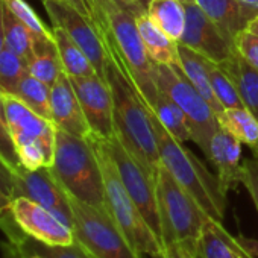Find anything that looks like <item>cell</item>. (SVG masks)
Segmentation results:
<instances>
[{"label": "cell", "instance_id": "8fae6325", "mask_svg": "<svg viewBox=\"0 0 258 258\" xmlns=\"http://www.w3.org/2000/svg\"><path fill=\"white\" fill-rule=\"evenodd\" d=\"M43 4L52 26L64 29L88 56L97 75L105 79L106 47L94 22L82 16L64 0H43Z\"/></svg>", "mask_w": 258, "mask_h": 258}, {"label": "cell", "instance_id": "7bdbcfd3", "mask_svg": "<svg viewBox=\"0 0 258 258\" xmlns=\"http://www.w3.org/2000/svg\"><path fill=\"white\" fill-rule=\"evenodd\" d=\"M246 31H249V32H252V34L258 35V16L252 20V23L249 25V28H247Z\"/></svg>", "mask_w": 258, "mask_h": 258}, {"label": "cell", "instance_id": "7c38bea8", "mask_svg": "<svg viewBox=\"0 0 258 258\" xmlns=\"http://www.w3.org/2000/svg\"><path fill=\"white\" fill-rule=\"evenodd\" d=\"M28 198L49 210L69 228H73V214L69 195L53 176L50 167L28 170L20 167L14 173V198Z\"/></svg>", "mask_w": 258, "mask_h": 258}, {"label": "cell", "instance_id": "603a6c76", "mask_svg": "<svg viewBox=\"0 0 258 258\" xmlns=\"http://www.w3.org/2000/svg\"><path fill=\"white\" fill-rule=\"evenodd\" d=\"M52 35L58 49V55L62 64V70L69 78H85L97 75L94 66L84 53V50L70 38V35L58 28L52 26Z\"/></svg>", "mask_w": 258, "mask_h": 258}, {"label": "cell", "instance_id": "4316f807", "mask_svg": "<svg viewBox=\"0 0 258 258\" xmlns=\"http://www.w3.org/2000/svg\"><path fill=\"white\" fill-rule=\"evenodd\" d=\"M50 90H52L50 85H47L43 81L34 78L32 75L26 73L22 78L14 96L19 97L29 109H32L38 115L52 121Z\"/></svg>", "mask_w": 258, "mask_h": 258}, {"label": "cell", "instance_id": "ac0fdd59", "mask_svg": "<svg viewBox=\"0 0 258 258\" xmlns=\"http://www.w3.org/2000/svg\"><path fill=\"white\" fill-rule=\"evenodd\" d=\"M193 2L216 23L232 44L237 35L246 31L258 16V11L238 4L237 0H193Z\"/></svg>", "mask_w": 258, "mask_h": 258}, {"label": "cell", "instance_id": "d6986e66", "mask_svg": "<svg viewBox=\"0 0 258 258\" xmlns=\"http://www.w3.org/2000/svg\"><path fill=\"white\" fill-rule=\"evenodd\" d=\"M196 253L199 258H243L250 252L241 237H234L222 222L208 217L196 240Z\"/></svg>", "mask_w": 258, "mask_h": 258}, {"label": "cell", "instance_id": "484cf974", "mask_svg": "<svg viewBox=\"0 0 258 258\" xmlns=\"http://www.w3.org/2000/svg\"><path fill=\"white\" fill-rule=\"evenodd\" d=\"M149 111L160 120V123L167 129V133L172 134L178 142L185 143L191 140V133L185 114L163 90L158 88L157 102L154 108Z\"/></svg>", "mask_w": 258, "mask_h": 258}, {"label": "cell", "instance_id": "8d00e7d4", "mask_svg": "<svg viewBox=\"0 0 258 258\" xmlns=\"http://www.w3.org/2000/svg\"><path fill=\"white\" fill-rule=\"evenodd\" d=\"M14 169L0 157V190L13 198L14 195Z\"/></svg>", "mask_w": 258, "mask_h": 258}, {"label": "cell", "instance_id": "5b68a950", "mask_svg": "<svg viewBox=\"0 0 258 258\" xmlns=\"http://www.w3.org/2000/svg\"><path fill=\"white\" fill-rule=\"evenodd\" d=\"M93 146L96 149L102 175H103V188H105V210L109 213L112 220L131 240L139 252L148 253L152 258L163 256V243L152 231L140 208L136 205L133 198L126 191L114 161L108 152L105 140L90 136Z\"/></svg>", "mask_w": 258, "mask_h": 258}, {"label": "cell", "instance_id": "2e32d148", "mask_svg": "<svg viewBox=\"0 0 258 258\" xmlns=\"http://www.w3.org/2000/svg\"><path fill=\"white\" fill-rule=\"evenodd\" d=\"M52 121L58 129L76 137H90L91 131L70 78L62 72L50 90Z\"/></svg>", "mask_w": 258, "mask_h": 258}, {"label": "cell", "instance_id": "9c48e42d", "mask_svg": "<svg viewBox=\"0 0 258 258\" xmlns=\"http://www.w3.org/2000/svg\"><path fill=\"white\" fill-rule=\"evenodd\" d=\"M105 145L126 191L140 208L146 222L161 241V222L157 204L155 175H152L142 163H139L126 151L117 136H112L111 139L105 140Z\"/></svg>", "mask_w": 258, "mask_h": 258}, {"label": "cell", "instance_id": "d590c367", "mask_svg": "<svg viewBox=\"0 0 258 258\" xmlns=\"http://www.w3.org/2000/svg\"><path fill=\"white\" fill-rule=\"evenodd\" d=\"M161 258H199L196 244L191 243H170L164 246Z\"/></svg>", "mask_w": 258, "mask_h": 258}, {"label": "cell", "instance_id": "1f68e13d", "mask_svg": "<svg viewBox=\"0 0 258 258\" xmlns=\"http://www.w3.org/2000/svg\"><path fill=\"white\" fill-rule=\"evenodd\" d=\"M2 2L16 14V17L29 29L32 38L52 37V29H47L40 20L37 13L25 2V0H2Z\"/></svg>", "mask_w": 258, "mask_h": 258}, {"label": "cell", "instance_id": "3957f363", "mask_svg": "<svg viewBox=\"0 0 258 258\" xmlns=\"http://www.w3.org/2000/svg\"><path fill=\"white\" fill-rule=\"evenodd\" d=\"M151 117L157 136L161 164L199 204L210 219L223 222L226 211V193L223 191L217 175H213L205 164L184 146V143L169 134L167 129L152 112Z\"/></svg>", "mask_w": 258, "mask_h": 258}, {"label": "cell", "instance_id": "ab89813d", "mask_svg": "<svg viewBox=\"0 0 258 258\" xmlns=\"http://www.w3.org/2000/svg\"><path fill=\"white\" fill-rule=\"evenodd\" d=\"M11 204H13V198L0 190V226H2L5 222H8L11 217H14Z\"/></svg>", "mask_w": 258, "mask_h": 258}, {"label": "cell", "instance_id": "9a60e30c", "mask_svg": "<svg viewBox=\"0 0 258 258\" xmlns=\"http://www.w3.org/2000/svg\"><path fill=\"white\" fill-rule=\"evenodd\" d=\"M11 210L16 222L29 237L46 244L75 243L72 228H69L56 216L37 202L19 196L13 199Z\"/></svg>", "mask_w": 258, "mask_h": 258}, {"label": "cell", "instance_id": "d6a6232c", "mask_svg": "<svg viewBox=\"0 0 258 258\" xmlns=\"http://www.w3.org/2000/svg\"><path fill=\"white\" fill-rule=\"evenodd\" d=\"M0 157H2L14 169V172L22 167L17 151H16V146H14V142H13L11 134H10L8 123H7L2 93H0Z\"/></svg>", "mask_w": 258, "mask_h": 258}, {"label": "cell", "instance_id": "44dd1931", "mask_svg": "<svg viewBox=\"0 0 258 258\" xmlns=\"http://www.w3.org/2000/svg\"><path fill=\"white\" fill-rule=\"evenodd\" d=\"M140 37L143 44L155 64L163 66H179V55H178V43L169 38L152 20L148 14H142L136 19Z\"/></svg>", "mask_w": 258, "mask_h": 258}, {"label": "cell", "instance_id": "836d02e7", "mask_svg": "<svg viewBox=\"0 0 258 258\" xmlns=\"http://www.w3.org/2000/svg\"><path fill=\"white\" fill-rule=\"evenodd\" d=\"M234 49L252 69L258 72V35L243 31L234 40Z\"/></svg>", "mask_w": 258, "mask_h": 258}, {"label": "cell", "instance_id": "ba28073f", "mask_svg": "<svg viewBox=\"0 0 258 258\" xmlns=\"http://www.w3.org/2000/svg\"><path fill=\"white\" fill-rule=\"evenodd\" d=\"M155 79L163 90L185 114L191 133V142L207 157L210 142L220 127L217 114L202 94L188 82L179 66H155Z\"/></svg>", "mask_w": 258, "mask_h": 258}, {"label": "cell", "instance_id": "ee69618b", "mask_svg": "<svg viewBox=\"0 0 258 258\" xmlns=\"http://www.w3.org/2000/svg\"><path fill=\"white\" fill-rule=\"evenodd\" d=\"M243 258H255V256H253V255H252V253H247V255H244V256H243Z\"/></svg>", "mask_w": 258, "mask_h": 258}, {"label": "cell", "instance_id": "b9f144b4", "mask_svg": "<svg viewBox=\"0 0 258 258\" xmlns=\"http://www.w3.org/2000/svg\"><path fill=\"white\" fill-rule=\"evenodd\" d=\"M237 2L247 7V8H252V10L258 11V0H237Z\"/></svg>", "mask_w": 258, "mask_h": 258}, {"label": "cell", "instance_id": "8992f818", "mask_svg": "<svg viewBox=\"0 0 258 258\" xmlns=\"http://www.w3.org/2000/svg\"><path fill=\"white\" fill-rule=\"evenodd\" d=\"M155 187L163 247L170 243L196 244L208 219L205 211L163 164L155 173Z\"/></svg>", "mask_w": 258, "mask_h": 258}, {"label": "cell", "instance_id": "52a82bcc", "mask_svg": "<svg viewBox=\"0 0 258 258\" xmlns=\"http://www.w3.org/2000/svg\"><path fill=\"white\" fill-rule=\"evenodd\" d=\"M69 195V193H67ZM73 214V235L93 258H142L105 208L88 205L69 195Z\"/></svg>", "mask_w": 258, "mask_h": 258}, {"label": "cell", "instance_id": "74e56055", "mask_svg": "<svg viewBox=\"0 0 258 258\" xmlns=\"http://www.w3.org/2000/svg\"><path fill=\"white\" fill-rule=\"evenodd\" d=\"M117 7L126 10L127 13H131L136 19L142 14L148 13V7L152 0H111Z\"/></svg>", "mask_w": 258, "mask_h": 258}, {"label": "cell", "instance_id": "f546056e", "mask_svg": "<svg viewBox=\"0 0 258 258\" xmlns=\"http://www.w3.org/2000/svg\"><path fill=\"white\" fill-rule=\"evenodd\" d=\"M205 66H207V72H208V78H210L213 93H214L217 102L222 105V108L229 109V108L243 106L235 85L232 84L231 78L225 73V70L220 67V64L205 58Z\"/></svg>", "mask_w": 258, "mask_h": 258}, {"label": "cell", "instance_id": "e575fe53", "mask_svg": "<svg viewBox=\"0 0 258 258\" xmlns=\"http://www.w3.org/2000/svg\"><path fill=\"white\" fill-rule=\"evenodd\" d=\"M241 185L247 190L256 211H258V157L243 161Z\"/></svg>", "mask_w": 258, "mask_h": 258}, {"label": "cell", "instance_id": "f1b7e54d", "mask_svg": "<svg viewBox=\"0 0 258 258\" xmlns=\"http://www.w3.org/2000/svg\"><path fill=\"white\" fill-rule=\"evenodd\" d=\"M4 32H5V44L28 62L34 55L32 34L5 4H4Z\"/></svg>", "mask_w": 258, "mask_h": 258}, {"label": "cell", "instance_id": "7402d4cb", "mask_svg": "<svg viewBox=\"0 0 258 258\" xmlns=\"http://www.w3.org/2000/svg\"><path fill=\"white\" fill-rule=\"evenodd\" d=\"M178 55H179V69L182 70L184 76L202 94V97L211 105V108L214 109V112L217 114V118H219L225 109L217 102V99L213 93L207 66H205V58L181 43H178Z\"/></svg>", "mask_w": 258, "mask_h": 258}, {"label": "cell", "instance_id": "7a4b0ae2", "mask_svg": "<svg viewBox=\"0 0 258 258\" xmlns=\"http://www.w3.org/2000/svg\"><path fill=\"white\" fill-rule=\"evenodd\" d=\"M94 25L103 31L114 44L124 72L137 88L149 109L154 108L158 96L155 79V62L151 59L140 37L136 17L117 7L111 0H93Z\"/></svg>", "mask_w": 258, "mask_h": 258}, {"label": "cell", "instance_id": "83f0119b", "mask_svg": "<svg viewBox=\"0 0 258 258\" xmlns=\"http://www.w3.org/2000/svg\"><path fill=\"white\" fill-rule=\"evenodd\" d=\"M20 255H41L44 258H93L79 243L72 244H46L26 235L19 244H11Z\"/></svg>", "mask_w": 258, "mask_h": 258}, {"label": "cell", "instance_id": "6da1fadb", "mask_svg": "<svg viewBox=\"0 0 258 258\" xmlns=\"http://www.w3.org/2000/svg\"><path fill=\"white\" fill-rule=\"evenodd\" d=\"M99 32L106 47L105 81L111 90L115 136L129 154L155 175L161 160L149 108L124 72L109 37L103 31Z\"/></svg>", "mask_w": 258, "mask_h": 258}, {"label": "cell", "instance_id": "cb8c5ba5", "mask_svg": "<svg viewBox=\"0 0 258 258\" xmlns=\"http://www.w3.org/2000/svg\"><path fill=\"white\" fill-rule=\"evenodd\" d=\"M146 14L169 38L176 43L181 41L187 23L185 10L181 0H152Z\"/></svg>", "mask_w": 258, "mask_h": 258}, {"label": "cell", "instance_id": "ffe728a7", "mask_svg": "<svg viewBox=\"0 0 258 258\" xmlns=\"http://www.w3.org/2000/svg\"><path fill=\"white\" fill-rule=\"evenodd\" d=\"M220 67L235 85L243 106L258 120V72L252 69L237 52H234L229 59L220 62Z\"/></svg>", "mask_w": 258, "mask_h": 258}, {"label": "cell", "instance_id": "277c9868", "mask_svg": "<svg viewBox=\"0 0 258 258\" xmlns=\"http://www.w3.org/2000/svg\"><path fill=\"white\" fill-rule=\"evenodd\" d=\"M50 170L70 196L105 208L103 175L90 137H76L56 127Z\"/></svg>", "mask_w": 258, "mask_h": 258}, {"label": "cell", "instance_id": "d4e9b609", "mask_svg": "<svg viewBox=\"0 0 258 258\" xmlns=\"http://www.w3.org/2000/svg\"><path fill=\"white\" fill-rule=\"evenodd\" d=\"M219 124L258 157V120L249 109L244 106L225 109L219 117Z\"/></svg>", "mask_w": 258, "mask_h": 258}, {"label": "cell", "instance_id": "4fadbf2b", "mask_svg": "<svg viewBox=\"0 0 258 258\" xmlns=\"http://www.w3.org/2000/svg\"><path fill=\"white\" fill-rule=\"evenodd\" d=\"M181 2L185 10L187 23L179 43L217 64L229 59L235 52L234 44L193 0H181Z\"/></svg>", "mask_w": 258, "mask_h": 258}, {"label": "cell", "instance_id": "f35d334b", "mask_svg": "<svg viewBox=\"0 0 258 258\" xmlns=\"http://www.w3.org/2000/svg\"><path fill=\"white\" fill-rule=\"evenodd\" d=\"M64 2L69 4L70 7H73L75 10H78L82 16H85L91 22H94V5H93V0H64Z\"/></svg>", "mask_w": 258, "mask_h": 258}, {"label": "cell", "instance_id": "e0dca14e", "mask_svg": "<svg viewBox=\"0 0 258 258\" xmlns=\"http://www.w3.org/2000/svg\"><path fill=\"white\" fill-rule=\"evenodd\" d=\"M207 158L214 166L219 182L226 195L241 184V143L223 127H219L213 136Z\"/></svg>", "mask_w": 258, "mask_h": 258}, {"label": "cell", "instance_id": "5bb4252c", "mask_svg": "<svg viewBox=\"0 0 258 258\" xmlns=\"http://www.w3.org/2000/svg\"><path fill=\"white\" fill-rule=\"evenodd\" d=\"M93 137L108 140L115 136L111 90L99 75L70 78Z\"/></svg>", "mask_w": 258, "mask_h": 258}, {"label": "cell", "instance_id": "4dcf8cb0", "mask_svg": "<svg viewBox=\"0 0 258 258\" xmlns=\"http://www.w3.org/2000/svg\"><path fill=\"white\" fill-rule=\"evenodd\" d=\"M28 73V62L8 46L0 53V93H16L22 78Z\"/></svg>", "mask_w": 258, "mask_h": 258}, {"label": "cell", "instance_id": "60d3db41", "mask_svg": "<svg viewBox=\"0 0 258 258\" xmlns=\"http://www.w3.org/2000/svg\"><path fill=\"white\" fill-rule=\"evenodd\" d=\"M5 32H4V4L0 0V53L5 49Z\"/></svg>", "mask_w": 258, "mask_h": 258}, {"label": "cell", "instance_id": "30bf717a", "mask_svg": "<svg viewBox=\"0 0 258 258\" xmlns=\"http://www.w3.org/2000/svg\"><path fill=\"white\" fill-rule=\"evenodd\" d=\"M2 97L7 123L16 151L23 146L37 145L44 152L47 166L50 167L53 163L56 134V126L53 121L38 115L13 94H2Z\"/></svg>", "mask_w": 258, "mask_h": 258}]
</instances>
